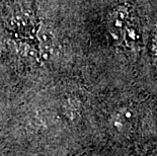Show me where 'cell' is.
Listing matches in <instances>:
<instances>
[{
  "instance_id": "cell-1",
  "label": "cell",
  "mask_w": 157,
  "mask_h": 156,
  "mask_svg": "<svg viewBox=\"0 0 157 156\" xmlns=\"http://www.w3.org/2000/svg\"><path fill=\"white\" fill-rule=\"evenodd\" d=\"M129 18V8L125 5L118 6L115 10L112 12L109 21V32L117 38L122 32H125L127 28V22Z\"/></svg>"
},
{
  "instance_id": "cell-2",
  "label": "cell",
  "mask_w": 157,
  "mask_h": 156,
  "mask_svg": "<svg viewBox=\"0 0 157 156\" xmlns=\"http://www.w3.org/2000/svg\"><path fill=\"white\" fill-rule=\"evenodd\" d=\"M134 125V112L128 108H123L113 115L112 126L116 132L125 134L132 130Z\"/></svg>"
}]
</instances>
